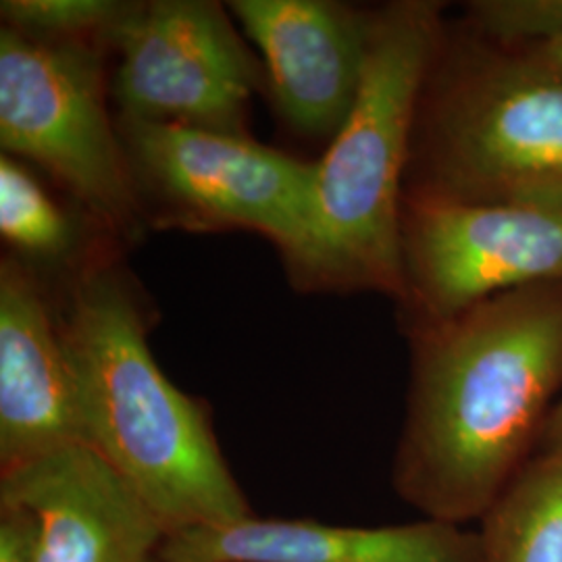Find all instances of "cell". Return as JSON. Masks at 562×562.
Returning <instances> with one entry per match:
<instances>
[{
    "label": "cell",
    "mask_w": 562,
    "mask_h": 562,
    "mask_svg": "<svg viewBox=\"0 0 562 562\" xmlns=\"http://www.w3.org/2000/svg\"><path fill=\"white\" fill-rule=\"evenodd\" d=\"M259 46L276 109L294 132L336 138L361 92L371 13L331 0H234Z\"/></svg>",
    "instance_id": "9c48e42d"
},
{
    "label": "cell",
    "mask_w": 562,
    "mask_h": 562,
    "mask_svg": "<svg viewBox=\"0 0 562 562\" xmlns=\"http://www.w3.org/2000/svg\"><path fill=\"white\" fill-rule=\"evenodd\" d=\"M130 2L120 0H2V27L46 42L97 44L111 36Z\"/></svg>",
    "instance_id": "9a60e30c"
},
{
    "label": "cell",
    "mask_w": 562,
    "mask_h": 562,
    "mask_svg": "<svg viewBox=\"0 0 562 562\" xmlns=\"http://www.w3.org/2000/svg\"><path fill=\"white\" fill-rule=\"evenodd\" d=\"M120 120L248 136L265 69L211 0L130 2L113 36Z\"/></svg>",
    "instance_id": "ba28073f"
},
{
    "label": "cell",
    "mask_w": 562,
    "mask_h": 562,
    "mask_svg": "<svg viewBox=\"0 0 562 562\" xmlns=\"http://www.w3.org/2000/svg\"><path fill=\"white\" fill-rule=\"evenodd\" d=\"M0 234L11 248V257L38 273L50 269L59 278L74 273L92 255L113 244H88L78 215L63 209L42 181L9 155L0 159Z\"/></svg>",
    "instance_id": "5bb4252c"
},
{
    "label": "cell",
    "mask_w": 562,
    "mask_h": 562,
    "mask_svg": "<svg viewBox=\"0 0 562 562\" xmlns=\"http://www.w3.org/2000/svg\"><path fill=\"white\" fill-rule=\"evenodd\" d=\"M81 442L55 294L15 257L0 262V475Z\"/></svg>",
    "instance_id": "8fae6325"
},
{
    "label": "cell",
    "mask_w": 562,
    "mask_h": 562,
    "mask_svg": "<svg viewBox=\"0 0 562 562\" xmlns=\"http://www.w3.org/2000/svg\"><path fill=\"white\" fill-rule=\"evenodd\" d=\"M392 485L423 519L469 527L536 457L562 387V281L411 331Z\"/></svg>",
    "instance_id": "6da1fadb"
},
{
    "label": "cell",
    "mask_w": 562,
    "mask_h": 562,
    "mask_svg": "<svg viewBox=\"0 0 562 562\" xmlns=\"http://www.w3.org/2000/svg\"><path fill=\"white\" fill-rule=\"evenodd\" d=\"M483 562H562V443L543 446L480 522Z\"/></svg>",
    "instance_id": "4fadbf2b"
},
{
    "label": "cell",
    "mask_w": 562,
    "mask_h": 562,
    "mask_svg": "<svg viewBox=\"0 0 562 562\" xmlns=\"http://www.w3.org/2000/svg\"><path fill=\"white\" fill-rule=\"evenodd\" d=\"M401 302L411 331L506 292L562 281V202H464L404 192Z\"/></svg>",
    "instance_id": "52a82bcc"
},
{
    "label": "cell",
    "mask_w": 562,
    "mask_h": 562,
    "mask_svg": "<svg viewBox=\"0 0 562 562\" xmlns=\"http://www.w3.org/2000/svg\"><path fill=\"white\" fill-rule=\"evenodd\" d=\"M538 57L552 65L554 69L562 71V36L557 41L548 42L538 48Z\"/></svg>",
    "instance_id": "d6986e66"
},
{
    "label": "cell",
    "mask_w": 562,
    "mask_h": 562,
    "mask_svg": "<svg viewBox=\"0 0 562 562\" xmlns=\"http://www.w3.org/2000/svg\"><path fill=\"white\" fill-rule=\"evenodd\" d=\"M104 50L0 27V146L53 176L102 236L125 244L146 223L106 106Z\"/></svg>",
    "instance_id": "8992f818"
},
{
    "label": "cell",
    "mask_w": 562,
    "mask_h": 562,
    "mask_svg": "<svg viewBox=\"0 0 562 562\" xmlns=\"http://www.w3.org/2000/svg\"><path fill=\"white\" fill-rule=\"evenodd\" d=\"M57 292L81 442L140 494L171 533L252 517L209 406L169 382L155 361L148 308L115 246L60 278Z\"/></svg>",
    "instance_id": "7a4b0ae2"
},
{
    "label": "cell",
    "mask_w": 562,
    "mask_h": 562,
    "mask_svg": "<svg viewBox=\"0 0 562 562\" xmlns=\"http://www.w3.org/2000/svg\"><path fill=\"white\" fill-rule=\"evenodd\" d=\"M162 562H483L477 527L422 521L346 527L259 519L169 533Z\"/></svg>",
    "instance_id": "7c38bea8"
},
{
    "label": "cell",
    "mask_w": 562,
    "mask_h": 562,
    "mask_svg": "<svg viewBox=\"0 0 562 562\" xmlns=\"http://www.w3.org/2000/svg\"><path fill=\"white\" fill-rule=\"evenodd\" d=\"M554 443H562V396L561 401L557 402L554 411L550 413V419L546 423L540 448H543V446H554Z\"/></svg>",
    "instance_id": "ac0fdd59"
},
{
    "label": "cell",
    "mask_w": 562,
    "mask_h": 562,
    "mask_svg": "<svg viewBox=\"0 0 562 562\" xmlns=\"http://www.w3.org/2000/svg\"><path fill=\"white\" fill-rule=\"evenodd\" d=\"M144 223L186 232L246 229L280 250L288 276L313 236L319 161L250 136L117 120Z\"/></svg>",
    "instance_id": "5b68a950"
},
{
    "label": "cell",
    "mask_w": 562,
    "mask_h": 562,
    "mask_svg": "<svg viewBox=\"0 0 562 562\" xmlns=\"http://www.w3.org/2000/svg\"><path fill=\"white\" fill-rule=\"evenodd\" d=\"M431 76L413 136V192L562 202V71L538 55L469 57Z\"/></svg>",
    "instance_id": "277c9868"
},
{
    "label": "cell",
    "mask_w": 562,
    "mask_h": 562,
    "mask_svg": "<svg viewBox=\"0 0 562 562\" xmlns=\"http://www.w3.org/2000/svg\"><path fill=\"white\" fill-rule=\"evenodd\" d=\"M469 15L494 41L543 46L562 36V0H480L469 7Z\"/></svg>",
    "instance_id": "2e32d148"
},
{
    "label": "cell",
    "mask_w": 562,
    "mask_h": 562,
    "mask_svg": "<svg viewBox=\"0 0 562 562\" xmlns=\"http://www.w3.org/2000/svg\"><path fill=\"white\" fill-rule=\"evenodd\" d=\"M442 42L434 2L371 11L359 101L319 161L304 292H380L402 299V204L423 88Z\"/></svg>",
    "instance_id": "3957f363"
},
{
    "label": "cell",
    "mask_w": 562,
    "mask_h": 562,
    "mask_svg": "<svg viewBox=\"0 0 562 562\" xmlns=\"http://www.w3.org/2000/svg\"><path fill=\"white\" fill-rule=\"evenodd\" d=\"M0 498L27 506L38 562H162L171 529L86 443H71L0 475Z\"/></svg>",
    "instance_id": "30bf717a"
},
{
    "label": "cell",
    "mask_w": 562,
    "mask_h": 562,
    "mask_svg": "<svg viewBox=\"0 0 562 562\" xmlns=\"http://www.w3.org/2000/svg\"><path fill=\"white\" fill-rule=\"evenodd\" d=\"M41 533L34 513L0 498V562H38Z\"/></svg>",
    "instance_id": "e0dca14e"
}]
</instances>
